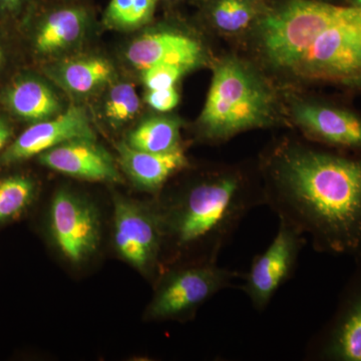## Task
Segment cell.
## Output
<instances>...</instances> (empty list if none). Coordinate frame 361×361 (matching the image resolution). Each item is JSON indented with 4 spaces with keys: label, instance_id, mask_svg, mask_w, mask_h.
I'll return each mask as SVG.
<instances>
[{
    "label": "cell",
    "instance_id": "1",
    "mask_svg": "<svg viewBox=\"0 0 361 361\" xmlns=\"http://www.w3.org/2000/svg\"><path fill=\"white\" fill-rule=\"evenodd\" d=\"M265 206L319 253L361 251V157L285 140L261 159Z\"/></svg>",
    "mask_w": 361,
    "mask_h": 361
},
{
    "label": "cell",
    "instance_id": "2",
    "mask_svg": "<svg viewBox=\"0 0 361 361\" xmlns=\"http://www.w3.org/2000/svg\"><path fill=\"white\" fill-rule=\"evenodd\" d=\"M261 49L270 65L305 80L361 87V8L287 0L263 16Z\"/></svg>",
    "mask_w": 361,
    "mask_h": 361
},
{
    "label": "cell",
    "instance_id": "3",
    "mask_svg": "<svg viewBox=\"0 0 361 361\" xmlns=\"http://www.w3.org/2000/svg\"><path fill=\"white\" fill-rule=\"evenodd\" d=\"M163 205V250L171 249L176 258L194 254V263H214L246 216L265 205L264 191L241 169L224 168L188 185Z\"/></svg>",
    "mask_w": 361,
    "mask_h": 361
},
{
    "label": "cell",
    "instance_id": "4",
    "mask_svg": "<svg viewBox=\"0 0 361 361\" xmlns=\"http://www.w3.org/2000/svg\"><path fill=\"white\" fill-rule=\"evenodd\" d=\"M274 111V94L264 78L248 63L227 58L215 66L199 125L209 141H227L271 125Z\"/></svg>",
    "mask_w": 361,
    "mask_h": 361
},
{
    "label": "cell",
    "instance_id": "5",
    "mask_svg": "<svg viewBox=\"0 0 361 361\" xmlns=\"http://www.w3.org/2000/svg\"><path fill=\"white\" fill-rule=\"evenodd\" d=\"M244 273L217 262L189 263L173 268L159 284L148 308L153 320L184 319L220 291L230 288Z\"/></svg>",
    "mask_w": 361,
    "mask_h": 361
},
{
    "label": "cell",
    "instance_id": "6",
    "mask_svg": "<svg viewBox=\"0 0 361 361\" xmlns=\"http://www.w3.org/2000/svg\"><path fill=\"white\" fill-rule=\"evenodd\" d=\"M306 242L304 235L279 222L276 236L265 251L254 256L240 287L254 310L265 311L278 290L293 277Z\"/></svg>",
    "mask_w": 361,
    "mask_h": 361
},
{
    "label": "cell",
    "instance_id": "7",
    "mask_svg": "<svg viewBox=\"0 0 361 361\" xmlns=\"http://www.w3.org/2000/svg\"><path fill=\"white\" fill-rule=\"evenodd\" d=\"M114 242L118 255L142 273L155 271L163 251V229L157 209L116 198Z\"/></svg>",
    "mask_w": 361,
    "mask_h": 361
},
{
    "label": "cell",
    "instance_id": "8",
    "mask_svg": "<svg viewBox=\"0 0 361 361\" xmlns=\"http://www.w3.org/2000/svg\"><path fill=\"white\" fill-rule=\"evenodd\" d=\"M51 231L59 250L73 264L89 260L99 246L101 223L94 204L61 190L51 206Z\"/></svg>",
    "mask_w": 361,
    "mask_h": 361
},
{
    "label": "cell",
    "instance_id": "9",
    "mask_svg": "<svg viewBox=\"0 0 361 361\" xmlns=\"http://www.w3.org/2000/svg\"><path fill=\"white\" fill-rule=\"evenodd\" d=\"M305 360L361 361V271L331 322L308 341Z\"/></svg>",
    "mask_w": 361,
    "mask_h": 361
},
{
    "label": "cell",
    "instance_id": "10",
    "mask_svg": "<svg viewBox=\"0 0 361 361\" xmlns=\"http://www.w3.org/2000/svg\"><path fill=\"white\" fill-rule=\"evenodd\" d=\"M78 139H96L87 111L73 104L49 120L30 126L6 149L1 165L39 156L47 149Z\"/></svg>",
    "mask_w": 361,
    "mask_h": 361
},
{
    "label": "cell",
    "instance_id": "11",
    "mask_svg": "<svg viewBox=\"0 0 361 361\" xmlns=\"http://www.w3.org/2000/svg\"><path fill=\"white\" fill-rule=\"evenodd\" d=\"M39 163L51 169L85 180L121 183L115 160L96 139H78L66 142L39 155Z\"/></svg>",
    "mask_w": 361,
    "mask_h": 361
},
{
    "label": "cell",
    "instance_id": "12",
    "mask_svg": "<svg viewBox=\"0 0 361 361\" xmlns=\"http://www.w3.org/2000/svg\"><path fill=\"white\" fill-rule=\"evenodd\" d=\"M294 123L314 141L361 152V116L353 111L303 103L293 108Z\"/></svg>",
    "mask_w": 361,
    "mask_h": 361
},
{
    "label": "cell",
    "instance_id": "13",
    "mask_svg": "<svg viewBox=\"0 0 361 361\" xmlns=\"http://www.w3.org/2000/svg\"><path fill=\"white\" fill-rule=\"evenodd\" d=\"M127 59L142 71L157 65H179L191 70L203 59V49L196 39L182 33H147L130 45Z\"/></svg>",
    "mask_w": 361,
    "mask_h": 361
},
{
    "label": "cell",
    "instance_id": "14",
    "mask_svg": "<svg viewBox=\"0 0 361 361\" xmlns=\"http://www.w3.org/2000/svg\"><path fill=\"white\" fill-rule=\"evenodd\" d=\"M121 167L135 187L158 193L173 176L189 165L183 148L170 153L156 154L133 149L127 142L116 146Z\"/></svg>",
    "mask_w": 361,
    "mask_h": 361
},
{
    "label": "cell",
    "instance_id": "15",
    "mask_svg": "<svg viewBox=\"0 0 361 361\" xmlns=\"http://www.w3.org/2000/svg\"><path fill=\"white\" fill-rule=\"evenodd\" d=\"M6 101L16 116L32 122L49 120L61 111V99L56 92L35 78H25L11 85Z\"/></svg>",
    "mask_w": 361,
    "mask_h": 361
},
{
    "label": "cell",
    "instance_id": "16",
    "mask_svg": "<svg viewBox=\"0 0 361 361\" xmlns=\"http://www.w3.org/2000/svg\"><path fill=\"white\" fill-rule=\"evenodd\" d=\"M87 16L82 8H63L49 14L40 25L35 49L52 54L75 44L84 35Z\"/></svg>",
    "mask_w": 361,
    "mask_h": 361
},
{
    "label": "cell",
    "instance_id": "17",
    "mask_svg": "<svg viewBox=\"0 0 361 361\" xmlns=\"http://www.w3.org/2000/svg\"><path fill=\"white\" fill-rule=\"evenodd\" d=\"M51 73L63 89L85 94L110 82L114 77V68L106 59L92 56L59 63L52 68Z\"/></svg>",
    "mask_w": 361,
    "mask_h": 361
},
{
    "label": "cell",
    "instance_id": "18",
    "mask_svg": "<svg viewBox=\"0 0 361 361\" xmlns=\"http://www.w3.org/2000/svg\"><path fill=\"white\" fill-rule=\"evenodd\" d=\"M133 149L148 153H170L182 148L180 123L167 116H154L140 123L128 137Z\"/></svg>",
    "mask_w": 361,
    "mask_h": 361
},
{
    "label": "cell",
    "instance_id": "19",
    "mask_svg": "<svg viewBox=\"0 0 361 361\" xmlns=\"http://www.w3.org/2000/svg\"><path fill=\"white\" fill-rule=\"evenodd\" d=\"M158 0H111L104 23L116 30H135L148 23L155 13Z\"/></svg>",
    "mask_w": 361,
    "mask_h": 361
},
{
    "label": "cell",
    "instance_id": "20",
    "mask_svg": "<svg viewBox=\"0 0 361 361\" xmlns=\"http://www.w3.org/2000/svg\"><path fill=\"white\" fill-rule=\"evenodd\" d=\"M35 183L25 176H11L0 180V223L18 217L32 203Z\"/></svg>",
    "mask_w": 361,
    "mask_h": 361
},
{
    "label": "cell",
    "instance_id": "21",
    "mask_svg": "<svg viewBox=\"0 0 361 361\" xmlns=\"http://www.w3.org/2000/svg\"><path fill=\"white\" fill-rule=\"evenodd\" d=\"M252 0H217L212 8V20L223 32L243 30L255 18Z\"/></svg>",
    "mask_w": 361,
    "mask_h": 361
},
{
    "label": "cell",
    "instance_id": "22",
    "mask_svg": "<svg viewBox=\"0 0 361 361\" xmlns=\"http://www.w3.org/2000/svg\"><path fill=\"white\" fill-rule=\"evenodd\" d=\"M139 110L140 99L134 85L118 84L111 87L104 104V113L111 122H129Z\"/></svg>",
    "mask_w": 361,
    "mask_h": 361
},
{
    "label": "cell",
    "instance_id": "23",
    "mask_svg": "<svg viewBox=\"0 0 361 361\" xmlns=\"http://www.w3.org/2000/svg\"><path fill=\"white\" fill-rule=\"evenodd\" d=\"M189 68L179 65H157L142 70V82L149 90L175 87Z\"/></svg>",
    "mask_w": 361,
    "mask_h": 361
},
{
    "label": "cell",
    "instance_id": "24",
    "mask_svg": "<svg viewBox=\"0 0 361 361\" xmlns=\"http://www.w3.org/2000/svg\"><path fill=\"white\" fill-rule=\"evenodd\" d=\"M146 101L154 110L167 113L178 106L180 97L176 87H172L165 90H149Z\"/></svg>",
    "mask_w": 361,
    "mask_h": 361
},
{
    "label": "cell",
    "instance_id": "25",
    "mask_svg": "<svg viewBox=\"0 0 361 361\" xmlns=\"http://www.w3.org/2000/svg\"><path fill=\"white\" fill-rule=\"evenodd\" d=\"M11 137V129L8 123L0 118V152L4 149V147L9 141Z\"/></svg>",
    "mask_w": 361,
    "mask_h": 361
},
{
    "label": "cell",
    "instance_id": "26",
    "mask_svg": "<svg viewBox=\"0 0 361 361\" xmlns=\"http://www.w3.org/2000/svg\"><path fill=\"white\" fill-rule=\"evenodd\" d=\"M25 0H0V9L6 13H16L25 4Z\"/></svg>",
    "mask_w": 361,
    "mask_h": 361
},
{
    "label": "cell",
    "instance_id": "27",
    "mask_svg": "<svg viewBox=\"0 0 361 361\" xmlns=\"http://www.w3.org/2000/svg\"><path fill=\"white\" fill-rule=\"evenodd\" d=\"M348 4H350V6L361 8V0H348Z\"/></svg>",
    "mask_w": 361,
    "mask_h": 361
},
{
    "label": "cell",
    "instance_id": "28",
    "mask_svg": "<svg viewBox=\"0 0 361 361\" xmlns=\"http://www.w3.org/2000/svg\"><path fill=\"white\" fill-rule=\"evenodd\" d=\"M322 1L332 2V4H348V0H322Z\"/></svg>",
    "mask_w": 361,
    "mask_h": 361
},
{
    "label": "cell",
    "instance_id": "29",
    "mask_svg": "<svg viewBox=\"0 0 361 361\" xmlns=\"http://www.w3.org/2000/svg\"><path fill=\"white\" fill-rule=\"evenodd\" d=\"M2 59H4V51H2V49L0 47V65H1Z\"/></svg>",
    "mask_w": 361,
    "mask_h": 361
}]
</instances>
